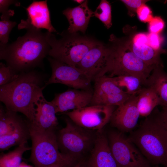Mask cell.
<instances>
[{
	"label": "cell",
	"instance_id": "cell-6",
	"mask_svg": "<svg viewBox=\"0 0 167 167\" xmlns=\"http://www.w3.org/2000/svg\"><path fill=\"white\" fill-rule=\"evenodd\" d=\"M28 126L32 142L30 159L35 167H46L75 158L60 152L54 130L41 131Z\"/></svg>",
	"mask_w": 167,
	"mask_h": 167
},
{
	"label": "cell",
	"instance_id": "cell-25",
	"mask_svg": "<svg viewBox=\"0 0 167 167\" xmlns=\"http://www.w3.org/2000/svg\"><path fill=\"white\" fill-rule=\"evenodd\" d=\"M27 142L23 143L9 152L1 155L0 167H19L21 163L23 154L31 147L26 145Z\"/></svg>",
	"mask_w": 167,
	"mask_h": 167
},
{
	"label": "cell",
	"instance_id": "cell-33",
	"mask_svg": "<svg viewBox=\"0 0 167 167\" xmlns=\"http://www.w3.org/2000/svg\"><path fill=\"white\" fill-rule=\"evenodd\" d=\"M13 4L17 6H19L20 3L19 1L12 0H0V12L2 14L8 11L9 6Z\"/></svg>",
	"mask_w": 167,
	"mask_h": 167
},
{
	"label": "cell",
	"instance_id": "cell-31",
	"mask_svg": "<svg viewBox=\"0 0 167 167\" xmlns=\"http://www.w3.org/2000/svg\"><path fill=\"white\" fill-rule=\"evenodd\" d=\"M136 14L139 20L144 23H148L154 17L151 8L146 3L138 8Z\"/></svg>",
	"mask_w": 167,
	"mask_h": 167
},
{
	"label": "cell",
	"instance_id": "cell-9",
	"mask_svg": "<svg viewBox=\"0 0 167 167\" xmlns=\"http://www.w3.org/2000/svg\"><path fill=\"white\" fill-rule=\"evenodd\" d=\"M123 37L128 49L147 65L154 67L164 66L160 56L163 54L155 50L149 41L148 32H138L135 26L129 25L123 28Z\"/></svg>",
	"mask_w": 167,
	"mask_h": 167
},
{
	"label": "cell",
	"instance_id": "cell-7",
	"mask_svg": "<svg viewBox=\"0 0 167 167\" xmlns=\"http://www.w3.org/2000/svg\"><path fill=\"white\" fill-rule=\"evenodd\" d=\"M65 121L66 126L57 135L59 150L63 154L81 160L94 145L96 136L95 137L91 130L78 126L70 119Z\"/></svg>",
	"mask_w": 167,
	"mask_h": 167
},
{
	"label": "cell",
	"instance_id": "cell-20",
	"mask_svg": "<svg viewBox=\"0 0 167 167\" xmlns=\"http://www.w3.org/2000/svg\"><path fill=\"white\" fill-rule=\"evenodd\" d=\"M137 107L140 116L147 117L155 108L160 105L159 98L152 88L143 86L137 94Z\"/></svg>",
	"mask_w": 167,
	"mask_h": 167
},
{
	"label": "cell",
	"instance_id": "cell-3",
	"mask_svg": "<svg viewBox=\"0 0 167 167\" xmlns=\"http://www.w3.org/2000/svg\"><path fill=\"white\" fill-rule=\"evenodd\" d=\"M149 164L165 165L167 159V131L158 117L152 112L128 137Z\"/></svg>",
	"mask_w": 167,
	"mask_h": 167
},
{
	"label": "cell",
	"instance_id": "cell-30",
	"mask_svg": "<svg viewBox=\"0 0 167 167\" xmlns=\"http://www.w3.org/2000/svg\"><path fill=\"white\" fill-rule=\"evenodd\" d=\"M165 26V22L161 16H154L148 23V32L156 34H161L164 29Z\"/></svg>",
	"mask_w": 167,
	"mask_h": 167
},
{
	"label": "cell",
	"instance_id": "cell-16",
	"mask_svg": "<svg viewBox=\"0 0 167 167\" xmlns=\"http://www.w3.org/2000/svg\"><path fill=\"white\" fill-rule=\"evenodd\" d=\"M35 105L34 118L31 123L28 121V125L41 131L54 130L58 123L53 104L51 101H47L42 93L38 98Z\"/></svg>",
	"mask_w": 167,
	"mask_h": 167
},
{
	"label": "cell",
	"instance_id": "cell-13",
	"mask_svg": "<svg viewBox=\"0 0 167 167\" xmlns=\"http://www.w3.org/2000/svg\"><path fill=\"white\" fill-rule=\"evenodd\" d=\"M25 9L28 18L21 20L18 26V29H45L51 33L58 32L51 22L47 0L34 1Z\"/></svg>",
	"mask_w": 167,
	"mask_h": 167
},
{
	"label": "cell",
	"instance_id": "cell-32",
	"mask_svg": "<svg viewBox=\"0 0 167 167\" xmlns=\"http://www.w3.org/2000/svg\"><path fill=\"white\" fill-rule=\"evenodd\" d=\"M149 0H122L121 1L125 5L128 10V14L131 17L135 15L137 9L142 4Z\"/></svg>",
	"mask_w": 167,
	"mask_h": 167
},
{
	"label": "cell",
	"instance_id": "cell-17",
	"mask_svg": "<svg viewBox=\"0 0 167 167\" xmlns=\"http://www.w3.org/2000/svg\"><path fill=\"white\" fill-rule=\"evenodd\" d=\"M87 166L118 167L110 150L108 138L101 131L96 135Z\"/></svg>",
	"mask_w": 167,
	"mask_h": 167
},
{
	"label": "cell",
	"instance_id": "cell-36",
	"mask_svg": "<svg viewBox=\"0 0 167 167\" xmlns=\"http://www.w3.org/2000/svg\"><path fill=\"white\" fill-rule=\"evenodd\" d=\"M74 167H87V161L81 159Z\"/></svg>",
	"mask_w": 167,
	"mask_h": 167
},
{
	"label": "cell",
	"instance_id": "cell-1",
	"mask_svg": "<svg viewBox=\"0 0 167 167\" xmlns=\"http://www.w3.org/2000/svg\"><path fill=\"white\" fill-rule=\"evenodd\" d=\"M46 78L33 70L19 73L15 80L0 86V101L7 109L22 113L31 123L35 114V103L46 86Z\"/></svg>",
	"mask_w": 167,
	"mask_h": 167
},
{
	"label": "cell",
	"instance_id": "cell-15",
	"mask_svg": "<svg viewBox=\"0 0 167 167\" xmlns=\"http://www.w3.org/2000/svg\"><path fill=\"white\" fill-rule=\"evenodd\" d=\"M93 92L88 90L73 89L55 95L51 101L56 113H66L88 106L90 104Z\"/></svg>",
	"mask_w": 167,
	"mask_h": 167
},
{
	"label": "cell",
	"instance_id": "cell-2",
	"mask_svg": "<svg viewBox=\"0 0 167 167\" xmlns=\"http://www.w3.org/2000/svg\"><path fill=\"white\" fill-rule=\"evenodd\" d=\"M50 49L46 32L28 29L12 43H0V59L16 72H26L41 66Z\"/></svg>",
	"mask_w": 167,
	"mask_h": 167
},
{
	"label": "cell",
	"instance_id": "cell-28",
	"mask_svg": "<svg viewBox=\"0 0 167 167\" xmlns=\"http://www.w3.org/2000/svg\"><path fill=\"white\" fill-rule=\"evenodd\" d=\"M131 95L125 92L111 95L105 97L97 105L118 106L125 102Z\"/></svg>",
	"mask_w": 167,
	"mask_h": 167
},
{
	"label": "cell",
	"instance_id": "cell-8",
	"mask_svg": "<svg viewBox=\"0 0 167 167\" xmlns=\"http://www.w3.org/2000/svg\"><path fill=\"white\" fill-rule=\"evenodd\" d=\"M108 140L118 167H148L150 165L137 147L120 131H112Z\"/></svg>",
	"mask_w": 167,
	"mask_h": 167
},
{
	"label": "cell",
	"instance_id": "cell-10",
	"mask_svg": "<svg viewBox=\"0 0 167 167\" xmlns=\"http://www.w3.org/2000/svg\"><path fill=\"white\" fill-rule=\"evenodd\" d=\"M114 106L94 105L67 112L64 113L74 123L85 129L101 131L110 121Z\"/></svg>",
	"mask_w": 167,
	"mask_h": 167
},
{
	"label": "cell",
	"instance_id": "cell-21",
	"mask_svg": "<svg viewBox=\"0 0 167 167\" xmlns=\"http://www.w3.org/2000/svg\"><path fill=\"white\" fill-rule=\"evenodd\" d=\"M94 81V91L91 105H97L107 96L124 92L113 81L110 77L106 75L98 78Z\"/></svg>",
	"mask_w": 167,
	"mask_h": 167
},
{
	"label": "cell",
	"instance_id": "cell-29",
	"mask_svg": "<svg viewBox=\"0 0 167 167\" xmlns=\"http://www.w3.org/2000/svg\"><path fill=\"white\" fill-rule=\"evenodd\" d=\"M19 73L14 70L10 66L0 63V86L8 84L16 79Z\"/></svg>",
	"mask_w": 167,
	"mask_h": 167
},
{
	"label": "cell",
	"instance_id": "cell-19",
	"mask_svg": "<svg viewBox=\"0 0 167 167\" xmlns=\"http://www.w3.org/2000/svg\"><path fill=\"white\" fill-rule=\"evenodd\" d=\"M163 67L155 68L144 86L153 89L159 98L160 105L167 107V73L163 70Z\"/></svg>",
	"mask_w": 167,
	"mask_h": 167
},
{
	"label": "cell",
	"instance_id": "cell-38",
	"mask_svg": "<svg viewBox=\"0 0 167 167\" xmlns=\"http://www.w3.org/2000/svg\"><path fill=\"white\" fill-rule=\"evenodd\" d=\"M74 2H76L78 4H82L85 1V0H75L73 1Z\"/></svg>",
	"mask_w": 167,
	"mask_h": 167
},
{
	"label": "cell",
	"instance_id": "cell-34",
	"mask_svg": "<svg viewBox=\"0 0 167 167\" xmlns=\"http://www.w3.org/2000/svg\"><path fill=\"white\" fill-rule=\"evenodd\" d=\"M80 160L73 158L46 167H74Z\"/></svg>",
	"mask_w": 167,
	"mask_h": 167
},
{
	"label": "cell",
	"instance_id": "cell-37",
	"mask_svg": "<svg viewBox=\"0 0 167 167\" xmlns=\"http://www.w3.org/2000/svg\"><path fill=\"white\" fill-rule=\"evenodd\" d=\"M19 167H33L30 165H28L24 162H21Z\"/></svg>",
	"mask_w": 167,
	"mask_h": 167
},
{
	"label": "cell",
	"instance_id": "cell-18",
	"mask_svg": "<svg viewBox=\"0 0 167 167\" xmlns=\"http://www.w3.org/2000/svg\"><path fill=\"white\" fill-rule=\"evenodd\" d=\"M88 1L85 0L82 4L73 8L68 7L62 11L69 23L67 31L71 33L80 31L85 33L93 12L88 6Z\"/></svg>",
	"mask_w": 167,
	"mask_h": 167
},
{
	"label": "cell",
	"instance_id": "cell-24",
	"mask_svg": "<svg viewBox=\"0 0 167 167\" xmlns=\"http://www.w3.org/2000/svg\"><path fill=\"white\" fill-rule=\"evenodd\" d=\"M110 78L118 87L130 95L137 94L144 86L142 80L135 76L125 75Z\"/></svg>",
	"mask_w": 167,
	"mask_h": 167
},
{
	"label": "cell",
	"instance_id": "cell-26",
	"mask_svg": "<svg viewBox=\"0 0 167 167\" xmlns=\"http://www.w3.org/2000/svg\"><path fill=\"white\" fill-rule=\"evenodd\" d=\"M14 10L10 9L9 11L2 14L0 21V43L7 44L10 33L13 28L17 24L15 22L11 21L10 18L14 15Z\"/></svg>",
	"mask_w": 167,
	"mask_h": 167
},
{
	"label": "cell",
	"instance_id": "cell-22",
	"mask_svg": "<svg viewBox=\"0 0 167 167\" xmlns=\"http://www.w3.org/2000/svg\"><path fill=\"white\" fill-rule=\"evenodd\" d=\"M17 112L0 107V136L13 131L26 125L24 121ZM28 123V122H27Z\"/></svg>",
	"mask_w": 167,
	"mask_h": 167
},
{
	"label": "cell",
	"instance_id": "cell-39",
	"mask_svg": "<svg viewBox=\"0 0 167 167\" xmlns=\"http://www.w3.org/2000/svg\"><path fill=\"white\" fill-rule=\"evenodd\" d=\"M148 167H160L158 165H153V166H151V165H150Z\"/></svg>",
	"mask_w": 167,
	"mask_h": 167
},
{
	"label": "cell",
	"instance_id": "cell-27",
	"mask_svg": "<svg viewBox=\"0 0 167 167\" xmlns=\"http://www.w3.org/2000/svg\"><path fill=\"white\" fill-rule=\"evenodd\" d=\"M93 15L98 19L107 29L112 25L111 6L109 2L101 0L93 13Z\"/></svg>",
	"mask_w": 167,
	"mask_h": 167
},
{
	"label": "cell",
	"instance_id": "cell-23",
	"mask_svg": "<svg viewBox=\"0 0 167 167\" xmlns=\"http://www.w3.org/2000/svg\"><path fill=\"white\" fill-rule=\"evenodd\" d=\"M30 135L27 124L20 128L0 136L1 151L7 150L11 147L20 145L27 142Z\"/></svg>",
	"mask_w": 167,
	"mask_h": 167
},
{
	"label": "cell",
	"instance_id": "cell-4",
	"mask_svg": "<svg viewBox=\"0 0 167 167\" xmlns=\"http://www.w3.org/2000/svg\"><path fill=\"white\" fill-rule=\"evenodd\" d=\"M109 40V58L102 76L107 74L106 76L110 77L134 76L141 79L144 84L154 68L146 64L130 50L123 37L118 38L111 34Z\"/></svg>",
	"mask_w": 167,
	"mask_h": 167
},
{
	"label": "cell",
	"instance_id": "cell-35",
	"mask_svg": "<svg viewBox=\"0 0 167 167\" xmlns=\"http://www.w3.org/2000/svg\"><path fill=\"white\" fill-rule=\"evenodd\" d=\"M161 111H157L158 117L167 131V107L163 106Z\"/></svg>",
	"mask_w": 167,
	"mask_h": 167
},
{
	"label": "cell",
	"instance_id": "cell-40",
	"mask_svg": "<svg viewBox=\"0 0 167 167\" xmlns=\"http://www.w3.org/2000/svg\"><path fill=\"white\" fill-rule=\"evenodd\" d=\"M166 167H167V161H166V163H165V165Z\"/></svg>",
	"mask_w": 167,
	"mask_h": 167
},
{
	"label": "cell",
	"instance_id": "cell-5",
	"mask_svg": "<svg viewBox=\"0 0 167 167\" xmlns=\"http://www.w3.org/2000/svg\"><path fill=\"white\" fill-rule=\"evenodd\" d=\"M46 38L50 46L48 55L51 58L76 67L87 52L98 41L90 37L71 33L67 30L60 34L59 39L52 33L46 32Z\"/></svg>",
	"mask_w": 167,
	"mask_h": 167
},
{
	"label": "cell",
	"instance_id": "cell-14",
	"mask_svg": "<svg viewBox=\"0 0 167 167\" xmlns=\"http://www.w3.org/2000/svg\"><path fill=\"white\" fill-rule=\"evenodd\" d=\"M137 94L131 96L113 111L110 122L120 131L131 132L136 127L140 116L137 107Z\"/></svg>",
	"mask_w": 167,
	"mask_h": 167
},
{
	"label": "cell",
	"instance_id": "cell-12",
	"mask_svg": "<svg viewBox=\"0 0 167 167\" xmlns=\"http://www.w3.org/2000/svg\"><path fill=\"white\" fill-rule=\"evenodd\" d=\"M109 54L108 45L98 41L86 54L76 67L92 80L102 76Z\"/></svg>",
	"mask_w": 167,
	"mask_h": 167
},
{
	"label": "cell",
	"instance_id": "cell-11",
	"mask_svg": "<svg viewBox=\"0 0 167 167\" xmlns=\"http://www.w3.org/2000/svg\"><path fill=\"white\" fill-rule=\"evenodd\" d=\"M48 60L52 72L46 86L52 84H60L75 89L88 90L92 81L83 71L51 57Z\"/></svg>",
	"mask_w": 167,
	"mask_h": 167
}]
</instances>
